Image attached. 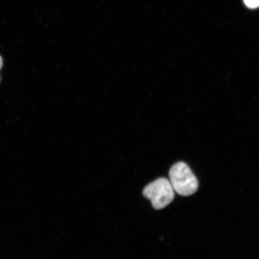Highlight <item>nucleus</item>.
Masks as SVG:
<instances>
[{
  "instance_id": "7ed1b4c3",
  "label": "nucleus",
  "mask_w": 259,
  "mask_h": 259,
  "mask_svg": "<svg viewBox=\"0 0 259 259\" xmlns=\"http://www.w3.org/2000/svg\"><path fill=\"white\" fill-rule=\"evenodd\" d=\"M244 2L249 8L255 9L259 7V0H244Z\"/></svg>"
},
{
  "instance_id": "f257e3e1",
  "label": "nucleus",
  "mask_w": 259,
  "mask_h": 259,
  "mask_svg": "<svg viewBox=\"0 0 259 259\" xmlns=\"http://www.w3.org/2000/svg\"><path fill=\"white\" fill-rule=\"evenodd\" d=\"M170 183L175 192L188 196L196 192L199 184L189 166L184 162L173 165L169 171Z\"/></svg>"
},
{
  "instance_id": "20e7f679",
  "label": "nucleus",
  "mask_w": 259,
  "mask_h": 259,
  "mask_svg": "<svg viewBox=\"0 0 259 259\" xmlns=\"http://www.w3.org/2000/svg\"><path fill=\"white\" fill-rule=\"evenodd\" d=\"M3 65V61L1 56H0V70L2 69Z\"/></svg>"
},
{
  "instance_id": "f03ea898",
  "label": "nucleus",
  "mask_w": 259,
  "mask_h": 259,
  "mask_svg": "<svg viewBox=\"0 0 259 259\" xmlns=\"http://www.w3.org/2000/svg\"><path fill=\"white\" fill-rule=\"evenodd\" d=\"M174 192L170 181L166 178H161L146 186L143 194L151 200L154 208L161 209L173 201Z\"/></svg>"
}]
</instances>
